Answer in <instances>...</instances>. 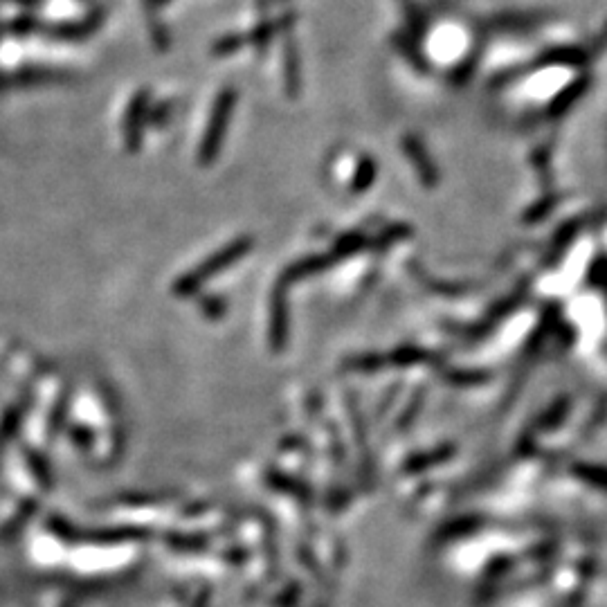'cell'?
Wrapping results in <instances>:
<instances>
[{
    "mask_svg": "<svg viewBox=\"0 0 607 607\" xmlns=\"http://www.w3.org/2000/svg\"><path fill=\"white\" fill-rule=\"evenodd\" d=\"M228 108H230V102H228V99H223L221 106H219V113L214 115L210 131H207V135H205V144H203V158H205V160L212 156L214 147H216V144H219V140H221L223 120H225V113H228Z\"/></svg>",
    "mask_w": 607,
    "mask_h": 607,
    "instance_id": "1",
    "label": "cell"
},
{
    "mask_svg": "<svg viewBox=\"0 0 607 607\" xmlns=\"http://www.w3.org/2000/svg\"><path fill=\"white\" fill-rule=\"evenodd\" d=\"M144 120V93L135 97L133 102V108H131V115H129V131H126V138H129V142H138V129L140 124Z\"/></svg>",
    "mask_w": 607,
    "mask_h": 607,
    "instance_id": "2",
    "label": "cell"
},
{
    "mask_svg": "<svg viewBox=\"0 0 607 607\" xmlns=\"http://www.w3.org/2000/svg\"><path fill=\"white\" fill-rule=\"evenodd\" d=\"M144 3H147L149 7H160V5H165L167 0H144Z\"/></svg>",
    "mask_w": 607,
    "mask_h": 607,
    "instance_id": "3",
    "label": "cell"
}]
</instances>
